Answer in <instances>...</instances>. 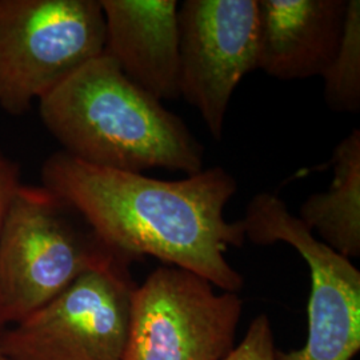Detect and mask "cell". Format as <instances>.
Listing matches in <instances>:
<instances>
[{"label":"cell","instance_id":"obj_8","mask_svg":"<svg viewBox=\"0 0 360 360\" xmlns=\"http://www.w3.org/2000/svg\"><path fill=\"white\" fill-rule=\"evenodd\" d=\"M179 94L220 141L232 94L257 70V0H186L178 8Z\"/></svg>","mask_w":360,"mask_h":360},{"label":"cell","instance_id":"obj_14","mask_svg":"<svg viewBox=\"0 0 360 360\" xmlns=\"http://www.w3.org/2000/svg\"><path fill=\"white\" fill-rule=\"evenodd\" d=\"M20 184L19 165L0 151V232L13 195Z\"/></svg>","mask_w":360,"mask_h":360},{"label":"cell","instance_id":"obj_15","mask_svg":"<svg viewBox=\"0 0 360 360\" xmlns=\"http://www.w3.org/2000/svg\"><path fill=\"white\" fill-rule=\"evenodd\" d=\"M7 327H3L1 324H0V360H11L8 358V355L4 352V348H3V343H1V336H3V333H4V330H6Z\"/></svg>","mask_w":360,"mask_h":360},{"label":"cell","instance_id":"obj_1","mask_svg":"<svg viewBox=\"0 0 360 360\" xmlns=\"http://www.w3.org/2000/svg\"><path fill=\"white\" fill-rule=\"evenodd\" d=\"M41 186L72 207L95 235L132 263L154 257L191 271L226 292H239L243 276L229 263L231 247L245 245L242 220L224 208L238 183L223 167L180 180L96 167L63 151L41 166Z\"/></svg>","mask_w":360,"mask_h":360},{"label":"cell","instance_id":"obj_9","mask_svg":"<svg viewBox=\"0 0 360 360\" xmlns=\"http://www.w3.org/2000/svg\"><path fill=\"white\" fill-rule=\"evenodd\" d=\"M104 53L143 91L163 102L179 98L176 0H101Z\"/></svg>","mask_w":360,"mask_h":360},{"label":"cell","instance_id":"obj_3","mask_svg":"<svg viewBox=\"0 0 360 360\" xmlns=\"http://www.w3.org/2000/svg\"><path fill=\"white\" fill-rule=\"evenodd\" d=\"M77 217L72 207L46 187L20 184L0 232L3 327L50 303L84 272L117 257L126 259Z\"/></svg>","mask_w":360,"mask_h":360},{"label":"cell","instance_id":"obj_11","mask_svg":"<svg viewBox=\"0 0 360 360\" xmlns=\"http://www.w3.org/2000/svg\"><path fill=\"white\" fill-rule=\"evenodd\" d=\"M334 178L326 193H312L299 217L318 239L338 254L360 257V129L338 143L333 154Z\"/></svg>","mask_w":360,"mask_h":360},{"label":"cell","instance_id":"obj_5","mask_svg":"<svg viewBox=\"0 0 360 360\" xmlns=\"http://www.w3.org/2000/svg\"><path fill=\"white\" fill-rule=\"evenodd\" d=\"M131 264L117 257L80 275L4 330V352L11 360H124L136 287Z\"/></svg>","mask_w":360,"mask_h":360},{"label":"cell","instance_id":"obj_12","mask_svg":"<svg viewBox=\"0 0 360 360\" xmlns=\"http://www.w3.org/2000/svg\"><path fill=\"white\" fill-rule=\"evenodd\" d=\"M324 102L335 112L360 111V1L348 0L345 31L333 62L322 75Z\"/></svg>","mask_w":360,"mask_h":360},{"label":"cell","instance_id":"obj_10","mask_svg":"<svg viewBox=\"0 0 360 360\" xmlns=\"http://www.w3.org/2000/svg\"><path fill=\"white\" fill-rule=\"evenodd\" d=\"M348 0H257V70L281 80L322 77L345 31Z\"/></svg>","mask_w":360,"mask_h":360},{"label":"cell","instance_id":"obj_4","mask_svg":"<svg viewBox=\"0 0 360 360\" xmlns=\"http://www.w3.org/2000/svg\"><path fill=\"white\" fill-rule=\"evenodd\" d=\"M104 46L101 0H0V108L25 115Z\"/></svg>","mask_w":360,"mask_h":360},{"label":"cell","instance_id":"obj_13","mask_svg":"<svg viewBox=\"0 0 360 360\" xmlns=\"http://www.w3.org/2000/svg\"><path fill=\"white\" fill-rule=\"evenodd\" d=\"M221 360H276L270 318L266 314L257 315L250 323L243 339Z\"/></svg>","mask_w":360,"mask_h":360},{"label":"cell","instance_id":"obj_2","mask_svg":"<svg viewBox=\"0 0 360 360\" xmlns=\"http://www.w3.org/2000/svg\"><path fill=\"white\" fill-rule=\"evenodd\" d=\"M44 127L65 154L96 167L142 174H198L205 147L160 101L138 87L105 53L38 103Z\"/></svg>","mask_w":360,"mask_h":360},{"label":"cell","instance_id":"obj_6","mask_svg":"<svg viewBox=\"0 0 360 360\" xmlns=\"http://www.w3.org/2000/svg\"><path fill=\"white\" fill-rule=\"evenodd\" d=\"M172 266L136 284L124 360H221L235 347L243 302Z\"/></svg>","mask_w":360,"mask_h":360},{"label":"cell","instance_id":"obj_7","mask_svg":"<svg viewBox=\"0 0 360 360\" xmlns=\"http://www.w3.org/2000/svg\"><path fill=\"white\" fill-rule=\"evenodd\" d=\"M240 220L245 240L291 245L309 266L307 340L299 349H276V360L354 359L360 351V271L351 259L319 240L274 193L255 195Z\"/></svg>","mask_w":360,"mask_h":360}]
</instances>
